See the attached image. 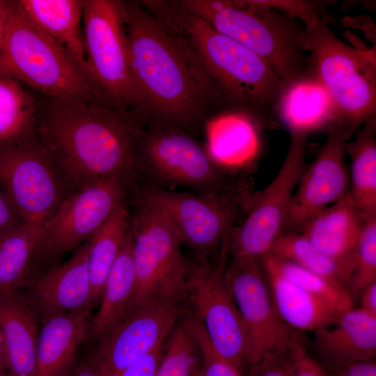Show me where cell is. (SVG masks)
<instances>
[{"label": "cell", "instance_id": "cell-23", "mask_svg": "<svg viewBox=\"0 0 376 376\" xmlns=\"http://www.w3.org/2000/svg\"><path fill=\"white\" fill-rule=\"evenodd\" d=\"M278 113L290 134L308 136L314 132L325 133L333 127H339L332 100L312 72L285 86Z\"/></svg>", "mask_w": 376, "mask_h": 376}, {"label": "cell", "instance_id": "cell-2", "mask_svg": "<svg viewBox=\"0 0 376 376\" xmlns=\"http://www.w3.org/2000/svg\"><path fill=\"white\" fill-rule=\"evenodd\" d=\"M133 109L148 123L198 137L221 114L206 74L185 46L167 33L140 1H123Z\"/></svg>", "mask_w": 376, "mask_h": 376}, {"label": "cell", "instance_id": "cell-44", "mask_svg": "<svg viewBox=\"0 0 376 376\" xmlns=\"http://www.w3.org/2000/svg\"><path fill=\"white\" fill-rule=\"evenodd\" d=\"M10 0H0V48L1 47L6 27L8 6Z\"/></svg>", "mask_w": 376, "mask_h": 376}, {"label": "cell", "instance_id": "cell-21", "mask_svg": "<svg viewBox=\"0 0 376 376\" xmlns=\"http://www.w3.org/2000/svg\"><path fill=\"white\" fill-rule=\"evenodd\" d=\"M91 311L60 314L43 320L39 330L36 376H69L87 341Z\"/></svg>", "mask_w": 376, "mask_h": 376}, {"label": "cell", "instance_id": "cell-18", "mask_svg": "<svg viewBox=\"0 0 376 376\" xmlns=\"http://www.w3.org/2000/svg\"><path fill=\"white\" fill-rule=\"evenodd\" d=\"M89 241L76 249L65 262L34 279L26 297L22 296L42 322L56 315L92 311Z\"/></svg>", "mask_w": 376, "mask_h": 376}, {"label": "cell", "instance_id": "cell-36", "mask_svg": "<svg viewBox=\"0 0 376 376\" xmlns=\"http://www.w3.org/2000/svg\"><path fill=\"white\" fill-rule=\"evenodd\" d=\"M189 315L201 353V376H242L235 367L216 352L197 318L191 312Z\"/></svg>", "mask_w": 376, "mask_h": 376}, {"label": "cell", "instance_id": "cell-20", "mask_svg": "<svg viewBox=\"0 0 376 376\" xmlns=\"http://www.w3.org/2000/svg\"><path fill=\"white\" fill-rule=\"evenodd\" d=\"M363 221L348 194L309 219L297 232L337 264L348 285Z\"/></svg>", "mask_w": 376, "mask_h": 376}, {"label": "cell", "instance_id": "cell-6", "mask_svg": "<svg viewBox=\"0 0 376 376\" xmlns=\"http://www.w3.org/2000/svg\"><path fill=\"white\" fill-rule=\"evenodd\" d=\"M0 76L47 96H72L96 102L87 74L58 42L10 0L0 48Z\"/></svg>", "mask_w": 376, "mask_h": 376}, {"label": "cell", "instance_id": "cell-9", "mask_svg": "<svg viewBox=\"0 0 376 376\" xmlns=\"http://www.w3.org/2000/svg\"><path fill=\"white\" fill-rule=\"evenodd\" d=\"M130 197L157 211L197 261L209 263L210 258H218L222 240L235 226L240 207L246 210L249 201L234 194L178 191L146 184L138 185Z\"/></svg>", "mask_w": 376, "mask_h": 376}, {"label": "cell", "instance_id": "cell-45", "mask_svg": "<svg viewBox=\"0 0 376 376\" xmlns=\"http://www.w3.org/2000/svg\"><path fill=\"white\" fill-rule=\"evenodd\" d=\"M6 357L3 336L0 328V376H6Z\"/></svg>", "mask_w": 376, "mask_h": 376}, {"label": "cell", "instance_id": "cell-19", "mask_svg": "<svg viewBox=\"0 0 376 376\" xmlns=\"http://www.w3.org/2000/svg\"><path fill=\"white\" fill-rule=\"evenodd\" d=\"M313 357L333 372L376 356V317L354 308L342 314L330 327L313 331Z\"/></svg>", "mask_w": 376, "mask_h": 376}, {"label": "cell", "instance_id": "cell-13", "mask_svg": "<svg viewBox=\"0 0 376 376\" xmlns=\"http://www.w3.org/2000/svg\"><path fill=\"white\" fill-rule=\"evenodd\" d=\"M230 233L225 235L214 265L198 261L194 264L187 301L216 352L242 374L244 368H249V336L224 278Z\"/></svg>", "mask_w": 376, "mask_h": 376}, {"label": "cell", "instance_id": "cell-27", "mask_svg": "<svg viewBox=\"0 0 376 376\" xmlns=\"http://www.w3.org/2000/svg\"><path fill=\"white\" fill-rule=\"evenodd\" d=\"M217 118L212 156L224 169L240 175L258 157L264 128L243 114L226 113Z\"/></svg>", "mask_w": 376, "mask_h": 376}, {"label": "cell", "instance_id": "cell-16", "mask_svg": "<svg viewBox=\"0 0 376 376\" xmlns=\"http://www.w3.org/2000/svg\"><path fill=\"white\" fill-rule=\"evenodd\" d=\"M129 194L116 177L71 191L41 228L33 262L57 258L91 240Z\"/></svg>", "mask_w": 376, "mask_h": 376}, {"label": "cell", "instance_id": "cell-15", "mask_svg": "<svg viewBox=\"0 0 376 376\" xmlns=\"http://www.w3.org/2000/svg\"><path fill=\"white\" fill-rule=\"evenodd\" d=\"M185 304L148 297L132 304L84 359L97 376H120L132 363L162 346L185 312Z\"/></svg>", "mask_w": 376, "mask_h": 376}, {"label": "cell", "instance_id": "cell-30", "mask_svg": "<svg viewBox=\"0 0 376 376\" xmlns=\"http://www.w3.org/2000/svg\"><path fill=\"white\" fill-rule=\"evenodd\" d=\"M37 113L35 93L14 79L0 76V148L34 136Z\"/></svg>", "mask_w": 376, "mask_h": 376}, {"label": "cell", "instance_id": "cell-3", "mask_svg": "<svg viewBox=\"0 0 376 376\" xmlns=\"http://www.w3.org/2000/svg\"><path fill=\"white\" fill-rule=\"evenodd\" d=\"M144 8L189 50L206 74L221 114L245 115L264 129L280 127L285 84L260 56L190 12L182 0H144Z\"/></svg>", "mask_w": 376, "mask_h": 376}, {"label": "cell", "instance_id": "cell-39", "mask_svg": "<svg viewBox=\"0 0 376 376\" xmlns=\"http://www.w3.org/2000/svg\"><path fill=\"white\" fill-rule=\"evenodd\" d=\"M23 223L12 203L0 189V236Z\"/></svg>", "mask_w": 376, "mask_h": 376}, {"label": "cell", "instance_id": "cell-37", "mask_svg": "<svg viewBox=\"0 0 376 376\" xmlns=\"http://www.w3.org/2000/svg\"><path fill=\"white\" fill-rule=\"evenodd\" d=\"M279 361L290 376H331L319 362L308 354L306 348L300 349Z\"/></svg>", "mask_w": 376, "mask_h": 376}, {"label": "cell", "instance_id": "cell-1", "mask_svg": "<svg viewBox=\"0 0 376 376\" xmlns=\"http://www.w3.org/2000/svg\"><path fill=\"white\" fill-rule=\"evenodd\" d=\"M35 94L36 134L71 191L115 177L130 193L141 183L137 150L148 123L139 111Z\"/></svg>", "mask_w": 376, "mask_h": 376}, {"label": "cell", "instance_id": "cell-17", "mask_svg": "<svg viewBox=\"0 0 376 376\" xmlns=\"http://www.w3.org/2000/svg\"><path fill=\"white\" fill-rule=\"evenodd\" d=\"M325 134L324 143L306 166L297 185L285 232L299 231L309 219L349 194L347 141L338 127Z\"/></svg>", "mask_w": 376, "mask_h": 376}, {"label": "cell", "instance_id": "cell-4", "mask_svg": "<svg viewBox=\"0 0 376 376\" xmlns=\"http://www.w3.org/2000/svg\"><path fill=\"white\" fill-rule=\"evenodd\" d=\"M214 29L260 56L285 86L311 73L306 26L263 0H182Z\"/></svg>", "mask_w": 376, "mask_h": 376}, {"label": "cell", "instance_id": "cell-38", "mask_svg": "<svg viewBox=\"0 0 376 376\" xmlns=\"http://www.w3.org/2000/svg\"><path fill=\"white\" fill-rule=\"evenodd\" d=\"M162 347L163 345L138 359L120 376H155Z\"/></svg>", "mask_w": 376, "mask_h": 376}, {"label": "cell", "instance_id": "cell-24", "mask_svg": "<svg viewBox=\"0 0 376 376\" xmlns=\"http://www.w3.org/2000/svg\"><path fill=\"white\" fill-rule=\"evenodd\" d=\"M262 267L276 311L290 328L299 332L314 331L335 324L345 313Z\"/></svg>", "mask_w": 376, "mask_h": 376}, {"label": "cell", "instance_id": "cell-22", "mask_svg": "<svg viewBox=\"0 0 376 376\" xmlns=\"http://www.w3.org/2000/svg\"><path fill=\"white\" fill-rule=\"evenodd\" d=\"M0 328L6 376H36L37 316L19 292L0 295Z\"/></svg>", "mask_w": 376, "mask_h": 376}, {"label": "cell", "instance_id": "cell-34", "mask_svg": "<svg viewBox=\"0 0 376 376\" xmlns=\"http://www.w3.org/2000/svg\"><path fill=\"white\" fill-rule=\"evenodd\" d=\"M261 265L302 288L345 312L354 307V298L347 291L322 276L292 262L267 253L259 258Z\"/></svg>", "mask_w": 376, "mask_h": 376}, {"label": "cell", "instance_id": "cell-7", "mask_svg": "<svg viewBox=\"0 0 376 376\" xmlns=\"http://www.w3.org/2000/svg\"><path fill=\"white\" fill-rule=\"evenodd\" d=\"M310 69L328 92L338 127L349 141L376 116L375 49L354 48L341 41L323 17L308 26Z\"/></svg>", "mask_w": 376, "mask_h": 376}, {"label": "cell", "instance_id": "cell-5", "mask_svg": "<svg viewBox=\"0 0 376 376\" xmlns=\"http://www.w3.org/2000/svg\"><path fill=\"white\" fill-rule=\"evenodd\" d=\"M137 165L141 184L187 188L201 194L251 195L240 175L221 167L196 136L175 127L147 123Z\"/></svg>", "mask_w": 376, "mask_h": 376}, {"label": "cell", "instance_id": "cell-40", "mask_svg": "<svg viewBox=\"0 0 376 376\" xmlns=\"http://www.w3.org/2000/svg\"><path fill=\"white\" fill-rule=\"evenodd\" d=\"M329 373L331 376H376V361L373 359L354 363Z\"/></svg>", "mask_w": 376, "mask_h": 376}, {"label": "cell", "instance_id": "cell-14", "mask_svg": "<svg viewBox=\"0 0 376 376\" xmlns=\"http://www.w3.org/2000/svg\"><path fill=\"white\" fill-rule=\"evenodd\" d=\"M290 134L288 152L276 175L265 189L253 194L244 219L231 230L229 252L232 258H259L269 253L285 232L294 192L306 166L308 138Z\"/></svg>", "mask_w": 376, "mask_h": 376}, {"label": "cell", "instance_id": "cell-26", "mask_svg": "<svg viewBox=\"0 0 376 376\" xmlns=\"http://www.w3.org/2000/svg\"><path fill=\"white\" fill-rule=\"evenodd\" d=\"M18 2L27 17L62 46L88 75L83 40L82 0H18Z\"/></svg>", "mask_w": 376, "mask_h": 376}, {"label": "cell", "instance_id": "cell-42", "mask_svg": "<svg viewBox=\"0 0 376 376\" xmlns=\"http://www.w3.org/2000/svg\"><path fill=\"white\" fill-rule=\"evenodd\" d=\"M359 308L376 317V282L364 288L358 297Z\"/></svg>", "mask_w": 376, "mask_h": 376}, {"label": "cell", "instance_id": "cell-46", "mask_svg": "<svg viewBox=\"0 0 376 376\" xmlns=\"http://www.w3.org/2000/svg\"><path fill=\"white\" fill-rule=\"evenodd\" d=\"M194 376H201V374H200V369L198 370V371L196 373V374Z\"/></svg>", "mask_w": 376, "mask_h": 376}, {"label": "cell", "instance_id": "cell-41", "mask_svg": "<svg viewBox=\"0 0 376 376\" xmlns=\"http://www.w3.org/2000/svg\"><path fill=\"white\" fill-rule=\"evenodd\" d=\"M248 376H290L278 360H263L248 369Z\"/></svg>", "mask_w": 376, "mask_h": 376}, {"label": "cell", "instance_id": "cell-32", "mask_svg": "<svg viewBox=\"0 0 376 376\" xmlns=\"http://www.w3.org/2000/svg\"><path fill=\"white\" fill-rule=\"evenodd\" d=\"M200 366V350L186 309L163 345L155 376H194Z\"/></svg>", "mask_w": 376, "mask_h": 376}, {"label": "cell", "instance_id": "cell-28", "mask_svg": "<svg viewBox=\"0 0 376 376\" xmlns=\"http://www.w3.org/2000/svg\"><path fill=\"white\" fill-rule=\"evenodd\" d=\"M346 143L350 157L349 195L364 218L376 216V116Z\"/></svg>", "mask_w": 376, "mask_h": 376}, {"label": "cell", "instance_id": "cell-33", "mask_svg": "<svg viewBox=\"0 0 376 376\" xmlns=\"http://www.w3.org/2000/svg\"><path fill=\"white\" fill-rule=\"evenodd\" d=\"M269 253L292 262L348 292L347 279L337 264L318 249L300 232L283 233L275 242Z\"/></svg>", "mask_w": 376, "mask_h": 376}, {"label": "cell", "instance_id": "cell-35", "mask_svg": "<svg viewBox=\"0 0 376 376\" xmlns=\"http://www.w3.org/2000/svg\"><path fill=\"white\" fill-rule=\"evenodd\" d=\"M376 282V216L364 218L356 246L347 290L354 297Z\"/></svg>", "mask_w": 376, "mask_h": 376}, {"label": "cell", "instance_id": "cell-10", "mask_svg": "<svg viewBox=\"0 0 376 376\" xmlns=\"http://www.w3.org/2000/svg\"><path fill=\"white\" fill-rule=\"evenodd\" d=\"M88 79L98 104L133 109L123 1L82 0Z\"/></svg>", "mask_w": 376, "mask_h": 376}, {"label": "cell", "instance_id": "cell-11", "mask_svg": "<svg viewBox=\"0 0 376 376\" xmlns=\"http://www.w3.org/2000/svg\"><path fill=\"white\" fill-rule=\"evenodd\" d=\"M224 278L247 330L248 369L263 360L285 359L306 348L300 332L277 314L259 258H232Z\"/></svg>", "mask_w": 376, "mask_h": 376}, {"label": "cell", "instance_id": "cell-12", "mask_svg": "<svg viewBox=\"0 0 376 376\" xmlns=\"http://www.w3.org/2000/svg\"><path fill=\"white\" fill-rule=\"evenodd\" d=\"M0 189L23 222L39 229L71 191L36 134L0 148Z\"/></svg>", "mask_w": 376, "mask_h": 376}, {"label": "cell", "instance_id": "cell-29", "mask_svg": "<svg viewBox=\"0 0 376 376\" xmlns=\"http://www.w3.org/2000/svg\"><path fill=\"white\" fill-rule=\"evenodd\" d=\"M130 227L128 198L112 213L89 241L88 267L92 308L98 306L104 281Z\"/></svg>", "mask_w": 376, "mask_h": 376}, {"label": "cell", "instance_id": "cell-31", "mask_svg": "<svg viewBox=\"0 0 376 376\" xmlns=\"http://www.w3.org/2000/svg\"><path fill=\"white\" fill-rule=\"evenodd\" d=\"M40 230L23 223L0 236V295L18 292L24 284Z\"/></svg>", "mask_w": 376, "mask_h": 376}, {"label": "cell", "instance_id": "cell-43", "mask_svg": "<svg viewBox=\"0 0 376 376\" xmlns=\"http://www.w3.org/2000/svg\"><path fill=\"white\" fill-rule=\"evenodd\" d=\"M69 376H97L90 364L84 359L77 363Z\"/></svg>", "mask_w": 376, "mask_h": 376}, {"label": "cell", "instance_id": "cell-8", "mask_svg": "<svg viewBox=\"0 0 376 376\" xmlns=\"http://www.w3.org/2000/svg\"><path fill=\"white\" fill-rule=\"evenodd\" d=\"M135 288L130 306L155 297L184 304L194 264L174 230L155 210L129 197Z\"/></svg>", "mask_w": 376, "mask_h": 376}, {"label": "cell", "instance_id": "cell-25", "mask_svg": "<svg viewBox=\"0 0 376 376\" xmlns=\"http://www.w3.org/2000/svg\"><path fill=\"white\" fill-rule=\"evenodd\" d=\"M135 288L131 224L120 253L106 278L98 310L92 316L87 341L93 345L104 336L129 308Z\"/></svg>", "mask_w": 376, "mask_h": 376}]
</instances>
